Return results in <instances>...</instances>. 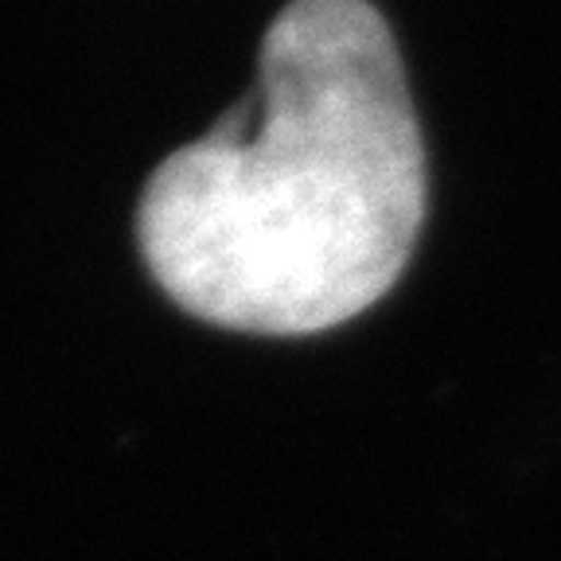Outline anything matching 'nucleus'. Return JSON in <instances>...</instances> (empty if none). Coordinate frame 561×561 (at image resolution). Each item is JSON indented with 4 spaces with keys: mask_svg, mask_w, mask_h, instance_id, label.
<instances>
[{
    "mask_svg": "<svg viewBox=\"0 0 561 561\" xmlns=\"http://www.w3.org/2000/svg\"><path fill=\"white\" fill-rule=\"evenodd\" d=\"M425 195L386 16L370 0H289L254 94L152 168L133 234L160 293L203 324L316 335L394 289Z\"/></svg>",
    "mask_w": 561,
    "mask_h": 561,
    "instance_id": "1",
    "label": "nucleus"
}]
</instances>
